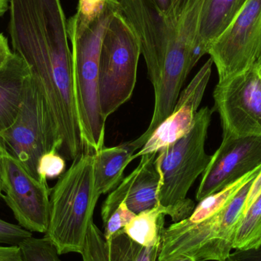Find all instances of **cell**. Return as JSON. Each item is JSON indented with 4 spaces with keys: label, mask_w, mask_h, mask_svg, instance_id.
<instances>
[{
    "label": "cell",
    "mask_w": 261,
    "mask_h": 261,
    "mask_svg": "<svg viewBox=\"0 0 261 261\" xmlns=\"http://www.w3.org/2000/svg\"><path fill=\"white\" fill-rule=\"evenodd\" d=\"M120 10V0H103L89 13L76 11L67 21L78 120L85 150L92 153L102 149L105 141L107 121L98 93L101 47L112 18Z\"/></svg>",
    "instance_id": "cell-1"
},
{
    "label": "cell",
    "mask_w": 261,
    "mask_h": 261,
    "mask_svg": "<svg viewBox=\"0 0 261 261\" xmlns=\"http://www.w3.org/2000/svg\"><path fill=\"white\" fill-rule=\"evenodd\" d=\"M99 197L95 187L93 153L85 150L50 189V218L44 237L60 255L81 254Z\"/></svg>",
    "instance_id": "cell-2"
},
{
    "label": "cell",
    "mask_w": 261,
    "mask_h": 261,
    "mask_svg": "<svg viewBox=\"0 0 261 261\" xmlns=\"http://www.w3.org/2000/svg\"><path fill=\"white\" fill-rule=\"evenodd\" d=\"M212 113L208 107L201 109L190 132L162 149L156 156L161 173L158 204L173 223L187 219L194 210V202L187 196L211 161L212 156L205 152V144Z\"/></svg>",
    "instance_id": "cell-3"
},
{
    "label": "cell",
    "mask_w": 261,
    "mask_h": 261,
    "mask_svg": "<svg viewBox=\"0 0 261 261\" xmlns=\"http://www.w3.org/2000/svg\"><path fill=\"white\" fill-rule=\"evenodd\" d=\"M254 179L247 182L218 213L193 223L182 220L164 228L156 261L171 260L180 256L196 261H226L232 252L238 226Z\"/></svg>",
    "instance_id": "cell-4"
},
{
    "label": "cell",
    "mask_w": 261,
    "mask_h": 261,
    "mask_svg": "<svg viewBox=\"0 0 261 261\" xmlns=\"http://www.w3.org/2000/svg\"><path fill=\"white\" fill-rule=\"evenodd\" d=\"M141 55L139 40L119 11L104 35L99 57L98 93L101 114L106 121L132 97Z\"/></svg>",
    "instance_id": "cell-5"
},
{
    "label": "cell",
    "mask_w": 261,
    "mask_h": 261,
    "mask_svg": "<svg viewBox=\"0 0 261 261\" xmlns=\"http://www.w3.org/2000/svg\"><path fill=\"white\" fill-rule=\"evenodd\" d=\"M0 143L38 179L40 158L50 150L61 151L62 143L45 99L31 75L18 116L10 127L0 133Z\"/></svg>",
    "instance_id": "cell-6"
},
{
    "label": "cell",
    "mask_w": 261,
    "mask_h": 261,
    "mask_svg": "<svg viewBox=\"0 0 261 261\" xmlns=\"http://www.w3.org/2000/svg\"><path fill=\"white\" fill-rule=\"evenodd\" d=\"M208 55L219 82L257 68L261 61V0H247L226 30L211 44Z\"/></svg>",
    "instance_id": "cell-7"
},
{
    "label": "cell",
    "mask_w": 261,
    "mask_h": 261,
    "mask_svg": "<svg viewBox=\"0 0 261 261\" xmlns=\"http://www.w3.org/2000/svg\"><path fill=\"white\" fill-rule=\"evenodd\" d=\"M2 197L18 225L31 232L44 233L50 218V189L47 181L32 176L4 148L1 154Z\"/></svg>",
    "instance_id": "cell-8"
},
{
    "label": "cell",
    "mask_w": 261,
    "mask_h": 261,
    "mask_svg": "<svg viewBox=\"0 0 261 261\" xmlns=\"http://www.w3.org/2000/svg\"><path fill=\"white\" fill-rule=\"evenodd\" d=\"M213 98L223 135L261 136V78L257 68L219 82Z\"/></svg>",
    "instance_id": "cell-9"
},
{
    "label": "cell",
    "mask_w": 261,
    "mask_h": 261,
    "mask_svg": "<svg viewBox=\"0 0 261 261\" xmlns=\"http://www.w3.org/2000/svg\"><path fill=\"white\" fill-rule=\"evenodd\" d=\"M121 12L136 34L149 78L156 88L167 47L177 31V21L166 18L152 0H120Z\"/></svg>",
    "instance_id": "cell-10"
},
{
    "label": "cell",
    "mask_w": 261,
    "mask_h": 261,
    "mask_svg": "<svg viewBox=\"0 0 261 261\" xmlns=\"http://www.w3.org/2000/svg\"><path fill=\"white\" fill-rule=\"evenodd\" d=\"M260 167L261 136L223 135L203 173L196 200H202Z\"/></svg>",
    "instance_id": "cell-11"
},
{
    "label": "cell",
    "mask_w": 261,
    "mask_h": 261,
    "mask_svg": "<svg viewBox=\"0 0 261 261\" xmlns=\"http://www.w3.org/2000/svg\"><path fill=\"white\" fill-rule=\"evenodd\" d=\"M213 61L208 60L189 85L179 93L171 114L154 130L142 148L132 159L147 153H158L187 135L194 124L198 108L210 81Z\"/></svg>",
    "instance_id": "cell-12"
},
{
    "label": "cell",
    "mask_w": 261,
    "mask_h": 261,
    "mask_svg": "<svg viewBox=\"0 0 261 261\" xmlns=\"http://www.w3.org/2000/svg\"><path fill=\"white\" fill-rule=\"evenodd\" d=\"M158 153L141 156L138 167L109 195L101 210L103 224L122 202L135 214L158 206L161 173L156 164Z\"/></svg>",
    "instance_id": "cell-13"
},
{
    "label": "cell",
    "mask_w": 261,
    "mask_h": 261,
    "mask_svg": "<svg viewBox=\"0 0 261 261\" xmlns=\"http://www.w3.org/2000/svg\"><path fill=\"white\" fill-rule=\"evenodd\" d=\"M246 1L205 0L197 37L187 60V74H190L200 58L208 54L211 44L226 30Z\"/></svg>",
    "instance_id": "cell-14"
},
{
    "label": "cell",
    "mask_w": 261,
    "mask_h": 261,
    "mask_svg": "<svg viewBox=\"0 0 261 261\" xmlns=\"http://www.w3.org/2000/svg\"><path fill=\"white\" fill-rule=\"evenodd\" d=\"M30 71L16 54L0 67V133L12 125L22 104Z\"/></svg>",
    "instance_id": "cell-15"
},
{
    "label": "cell",
    "mask_w": 261,
    "mask_h": 261,
    "mask_svg": "<svg viewBox=\"0 0 261 261\" xmlns=\"http://www.w3.org/2000/svg\"><path fill=\"white\" fill-rule=\"evenodd\" d=\"M138 150L135 141L113 147H102L93 153L95 187L99 195L113 191L124 179V171Z\"/></svg>",
    "instance_id": "cell-16"
},
{
    "label": "cell",
    "mask_w": 261,
    "mask_h": 261,
    "mask_svg": "<svg viewBox=\"0 0 261 261\" xmlns=\"http://www.w3.org/2000/svg\"><path fill=\"white\" fill-rule=\"evenodd\" d=\"M166 212L158 205L141 212L122 228V231L138 245L153 247L161 245Z\"/></svg>",
    "instance_id": "cell-17"
},
{
    "label": "cell",
    "mask_w": 261,
    "mask_h": 261,
    "mask_svg": "<svg viewBox=\"0 0 261 261\" xmlns=\"http://www.w3.org/2000/svg\"><path fill=\"white\" fill-rule=\"evenodd\" d=\"M107 245L109 261H156L161 247L141 246L122 230L107 241Z\"/></svg>",
    "instance_id": "cell-18"
},
{
    "label": "cell",
    "mask_w": 261,
    "mask_h": 261,
    "mask_svg": "<svg viewBox=\"0 0 261 261\" xmlns=\"http://www.w3.org/2000/svg\"><path fill=\"white\" fill-rule=\"evenodd\" d=\"M260 243L261 193L244 214L238 226L233 249H249Z\"/></svg>",
    "instance_id": "cell-19"
},
{
    "label": "cell",
    "mask_w": 261,
    "mask_h": 261,
    "mask_svg": "<svg viewBox=\"0 0 261 261\" xmlns=\"http://www.w3.org/2000/svg\"><path fill=\"white\" fill-rule=\"evenodd\" d=\"M24 261H61L53 244L46 237H31L19 245Z\"/></svg>",
    "instance_id": "cell-20"
},
{
    "label": "cell",
    "mask_w": 261,
    "mask_h": 261,
    "mask_svg": "<svg viewBox=\"0 0 261 261\" xmlns=\"http://www.w3.org/2000/svg\"><path fill=\"white\" fill-rule=\"evenodd\" d=\"M81 255L83 261H109L107 241L103 232L93 222L89 227Z\"/></svg>",
    "instance_id": "cell-21"
},
{
    "label": "cell",
    "mask_w": 261,
    "mask_h": 261,
    "mask_svg": "<svg viewBox=\"0 0 261 261\" xmlns=\"http://www.w3.org/2000/svg\"><path fill=\"white\" fill-rule=\"evenodd\" d=\"M66 162L64 158L57 150H50L40 158L38 164V174L40 179L60 177L65 172Z\"/></svg>",
    "instance_id": "cell-22"
},
{
    "label": "cell",
    "mask_w": 261,
    "mask_h": 261,
    "mask_svg": "<svg viewBox=\"0 0 261 261\" xmlns=\"http://www.w3.org/2000/svg\"><path fill=\"white\" fill-rule=\"evenodd\" d=\"M135 216L136 214L130 211L126 204L122 202L116 211L110 216L108 220L103 224V236L106 241L110 240L116 233L122 230Z\"/></svg>",
    "instance_id": "cell-23"
},
{
    "label": "cell",
    "mask_w": 261,
    "mask_h": 261,
    "mask_svg": "<svg viewBox=\"0 0 261 261\" xmlns=\"http://www.w3.org/2000/svg\"><path fill=\"white\" fill-rule=\"evenodd\" d=\"M31 237H32L31 231L0 219V245H20Z\"/></svg>",
    "instance_id": "cell-24"
},
{
    "label": "cell",
    "mask_w": 261,
    "mask_h": 261,
    "mask_svg": "<svg viewBox=\"0 0 261 261\" xmlns=\"http://www.w3.org/2000/svg\"><path fill=\"white\" fill-rule=\"evenodd\" d=\"M158 10L167 19L177 21L188 0H152Z\"/></svg>",
    "instance_id": "cell-25"
},
{
    "label": "cell",
    "mask_w": 261,
    "mask_h": 261,
    "mask_svg": "<svg viewBox=\"0 0 261 261\" xmlns=\"http://www.w3.org/2000/svg\"><path fill=\"white\" fill-rule=\"evenodd\" d=\"M226 261H261V243L249 249L234 250Z\"/></svg>",
    "instance_id": "cell-26"
},
{
    "label": "cell",
    "mask_w": 261,
    "mask_h": 261,
    "mask_svg": "<svg viewBox=\"0 0 261 261\" xmlns=\"http://www.w3.org/2000/svg\"><path fill=\"white\" fill-rule=\"evenodd\" d=\"M0 261H24L19 245H0Z\"/></svg>",
    "instance_id": "cell-27"
},
{
    "label": "cell",
    "mask_w": 261,
    "mask_h": 261,
    "mask_svg": "<svg viewBox=\"0 0 261 261\" xmlns=\"http://www.w3.org/2000/svg\"><path fill=\"white\" fill-rule=\"evenodd\" d=\"M261 193V171L259 174L256 176L255 179L253 181L251 184V188L248 193V197H247L246 202H245V208H244V214L247 211L250 205L254 202V201L258 197ZM244 216V215H243ZM243 217V216H242Z\"/></svg>",
    "instance_id": "cell-28"
},
{
    "label": "cell",
    "mask_w": 261,
    "mask_h": 261,
    "mask_svg": "<svg viewBox=\"0 0 261 261\" xmlns=\"http://www.w3.org/2000/svg\"><path fill=\"white\" fill-rule=\"evenodd\" d=\"M12 54L13 51L9 47L7 38L3 34L0 33V67H3L9 61Z\"/></svg>",
    "instance_id": "cell-29"
},
{
    "label": "cell",
    "mask_w": 261,
    "mask_h": 261,
    "mask_svg": "<svg viewBox=\"0 0 261 261\" xmlns=\"http://www.w3.org/2000/svg\"><path fill=\"white\" fill-rule=\"evenodd\" d=\"M103 0H79L76 10L83 13H88L93 10Z\"/></svg>",
    "instance_id": "cell-30"
},
{
    "label": "cell",
    "mask_w": 261,
    "mask_h": 261,
    "mask_svg": "<svg viewBox=\"0 0 261 261\" xmlns=\"http://www.w3.org/2000/svg\"><path fill=\"white\" fill-rule=\"evenodd\" d=\"M9 9V0H0V18Z\"/></svg>",
    "instance_id": "cell-31"
},
{
    "label": "cell",
    "mask_w": 261,
    "mask_h": 261,
    "mask_svg": "<svg viewBox=\"0 0 261 261\" xmlns=\"http://www.w3.org/2000/svg\"><path fill=\"white\" fill-rule=\"evenodd\" d=\"M169 261H196L193 257H187V256H180V257H176L173 260Z\"/></svg>",
    "instance_id": "cell-32"
},
{
    "label": "cell",
    "mask_w": 261,
    "mask_h": 261,
    "mask_svg": "<svg viewBox=\"0 0 261 261\" xmlns=\"http://www.w3.org/2000/svg\"><path fill=\"white\" fill-rule=\"evenodd\" d=\"M3 146H2L1 143H0V161H1V154L2 151H3ZM3 196V190H2V180H1V163H0V197Z\"/></svg>",
    "instance_id": "cell-33"
},
{
    "label": "cell",
    "mask_w": 261,
    "mask_h": 261,
    "mask_svg": "<svg viewBox=\"0 0 261 261\" xmlns=\"http://www.w3.org/2000/svg\"><path fill=\"white\" fill-rule=\"evenodd\" d=\"M257 71H258L259 75H260L261 78V61L259 63L258 66L257 67Z\"/></svg>",
    "instance_id": "cell-34"
}]
</instances>
